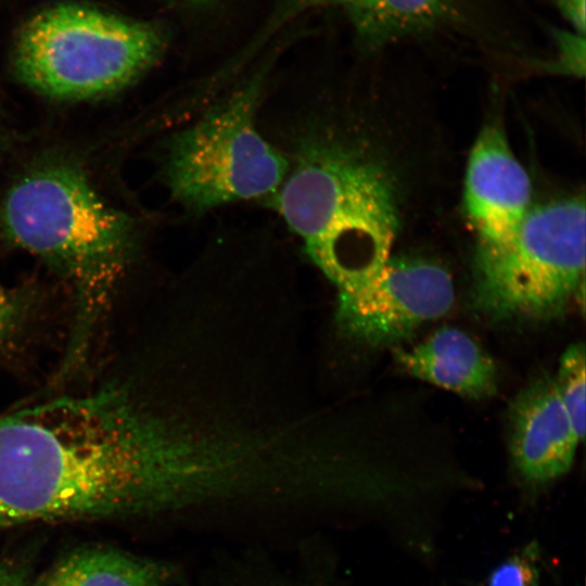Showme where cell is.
<instances>
[{"instance_id": "1", "label": "cell", "mask_w": 586, "mask_h": 586, "mask_svg": "<svg viewBox=\"0 0 586 586\" xmlns=\"http://www.w3.org/2000/svg\"><path fill=\"white\" fill-rule=\"evenodd\" d=\"M190 461L117 386L0 415V530L179 510Z\"/></svg>"}, {"instance_id": "2", "label": "cell", "mask_w": 586, "mask_h": 586, "mask_svg": "<svg viewBox=\"0 0 586 586\" xmlns=\"http://www.w3.org/2000/svg\"><path fill=\"white\" fill-rule=\"evenodd\" d=\"M394 187L380 163L334 136L298 143L277 208L339 293L367 282L391 257L399 226Z\"/></svg>"}, {"instance_id": "3", "label": "cell", "mask_w": 586, "mask_h": 586, "mask_svg": "<svg viewBox=\"0 0 586 586\" xmlns=\"http://www.w3.org/2000/svg\"><path fill=\"white\" fill-rule=\"evenodd\" d=\"M4 224L21 246L56 264L76 290L75 323L62 373L85 359L125 266L131 230L86 179L67 168L26 177L9 193Z\"/></svg>"}, {"instance_id": "4", "label": "cell", "mask_w": 586, "mask_h": 586, "mask_svg": "<svg viewBox=\"0 0 586 586\" xmlns=\"http://www.w3.org/2000/svg\"><path fill=\"white\" fill-rule=\"evenodd\" d=\"M585 200L531 207L506 241L476 246L471 300L495 321H544L584 294Z\"/></svg>"}, {"instance_id": "5", "label": "cell", "mask_w": 586, "mask_h": 586, "mask_svg": "<svg viewBox=\"0 0 586 586\" xmlns=\"http://www.w3.org/2000/svg\"><path fill=\"white\" fill-rule=\"evenodd\" d=\"M152 26L77 4L34 16L17 38L14 64L21 79L53 97L86 98L118 90L157 59Z\"/></svg>"}, {"instance_id": "6", "label": "cell", "mask_w": 586, "mask_h": 586, "mask_svg": "<svg viewBox=\"0 0 586 586\" xmlns=\"http://www.w3.org/2000/svg\"><path fill=\"white\" fill-rule=\"evenodd\" d=\"M258 88L245 87L175 135L167 149L165 178L188 212L276 193L290 164L256 127Z\"/></svg>"}, {"instance_id": "7", "label": "cell", "mask_w": 586, "mask_h": 586, "mask_svg": "<svg viewBox=\"0 0 586 586\" xmlns=\"http://www.w3.org/2000/svg\"><path fill=\"white\" fill-rule=\"evenodd\" d=\"M454 301L453 278L444 266L390 257L362 285L337 295L336 319L353 341L394 347L420 326L446 315Z\"/></svg>"}, {"instance_id": "8", "label": "cell", "mask_w": 586, "mask_h": 586, "mask_svg": "<svg viewBox=\"0 0 586 586\" xmlns=\"http://www.w3.org/2000/svg\"><path fill=\"white\" fill-rule=\"evenodd\" d=\"M532 184L499 123L485 125L470 152L464 177V209L477 245L509 239L530 211Z\"/></svg>"}, {"instance_id": "9", "label": "cell", "mask_w": 586, "mask_h": 586, "mask_svg": "<svg viewBox=\"0 0 586 586\" xmlns=\"http://www.w3.org/2000/svg\"><path fill=\"white\" fill-rule=\"evenodd\" d=\"M578 443L552 378H539L518 393L509 410V450L525 482L542 485L564 475Z\"/></svg>"}, {"instance_id": "10", "label": "cell", "mask_w": 586, "mask_h": 586, "mask_svg": "<svg viewBox=\"0 0 586 586\" xmlns=\"http://www.w3.org/2000/svg\"><path fill=\"white\" fill-rule=\"evenodd\" d=\"M393 352L409 375L458 395L482 399L497 391L495 361L461 329L442 327L423 342Z\"/></svg>"}, {"instance_id": "11", "label": "cell", "mask_w": 586, "mask_h": 586, "mask_svg": "<svg viewBox=\"0 0 586 586\" xmlns=\"http://www.w3.org/2000/svg\"><path fill=\"white\" fill-rule=\"evenodd\" d=\"M333 5L352 21L360 40L371 48L438 30L458 17L457 0H304Z\"/></svg>"}, {"instance_id": "12", "label": "cell", "mask_w": 586, "mask_h": 586, "mask_svg": "<svg viewBox=\"0 0 586 586\" xmlns=\"http://www.w3.org/2000/svg\"><path fill=\"white\" fill-rule=\"evenodd\" d=\"M177 576L169 563L111 547L73 550L30 586H168Z\"/></svg>"}, {"instance_id": "13", "label": "cell", "mask_w": 586, "mask_h": 586, "mask_svg": "<svg viewBox=\"0 0 586 586\" xmlns=\"http://www.w3.org/2000/svg\"><path fill=\"white\" fill-rule=\"evenodd\" d=\"M585 346L583 343H574L561 355L553 379L579 442L585 436Z\"/></svg>"}, {"instance_id": "14", "label": "cell", "mask_w": 586, "mask_h": 586, "mask_svg": "<svg viewBox=\"0 0 586 586\" xmlns=\"http://www.w3.org/2000/svg\"><path fill=\"white\" fill-rule=\"evenodd\" d=\"M539 549L531 543L491 573L488 586H539Z\"/></svg>"}, {"instance_id": "15", "label": "cell", "mask_w": 586, "mask_h": 586, "mask_svg": "<svg viewBox=\"0 0 586 586\" xmlns=\"http://www.w3.org/2000/svg\"><path fill=\"white\" fill-rule=\"evenodd\" d=\"M556 59L547 67L550 72L571 76H583L585 73V35L574 30L553 29Z\"/></svg>"}, {"instance_id": "16", "label": "cell", "mask_w": 586, "mask_h": 586, "mask_svg": "<svg viewBox=\"0 0 586 586\" xmlns=\"http://www.w3.org/2000/svg\"><path fill=\"white\" fill-rule=\"evenodd\" d=\"M20 317V308L7 291L0 286V348L11 337Z\"/></svg>"}, {"instance_id": "17", "label": "cell", "mask_w": 586, "mask_h": 586, "mask_svg": "<svg viewBox=\"0 0 586 586\" xmlns=\"http://www.w3.org/2000/svg\"><path fill=\"white\" fill-rule=\"evenodd\" d=\"M0 586H30L26 565L13 559L0 560Z\"/></svg>"}, {"instance_id": "18", "label": "cell", "mask_w": 586, "mask_h": 586, "mask_svg": "<svg viewBox=\"0 0 586 586\" xmlns=\"http://www.w3.org/2000/svg\"><path fill=\"white\" fill-rule=\"evenodd\" d=\"M573 30L585 35V0H552Z\"/></svg>"}, {"instance_id": "19", "label": "cell", "mask_w": 586, "mask_h": 586, "mask_svg": "<svg viewBox=\"0 0 586 586\" xmlns=\"http://www.w3.org/2000/svg\"><path fill=\"white\" fill-rule=\"evenodd\" d=\"M243 586H322L317 577H308V575H290L280 574L270 575L269 577L262 579H254L252 582H244Z\"/></svg>"}]
</instances>
